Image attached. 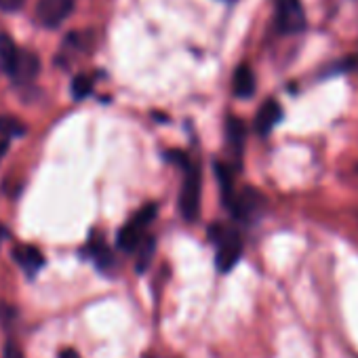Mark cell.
Instances as JSON below:
<instances>
[{"label": "cell", "mask_w": 358, "mask_h": 358, "mask_svg": "<svg viewBox=\"0 0 358 358\" xmlns=\"http://www.w3.org/2000/svg\"><path fill=\"white\" fill-rule=\"evenodd\" d=\"M276 28L282 34H299L306 30L301 0H276Z\"/></svg>", "instance_id": "277c9868"}, {"label": "cell", "mask_w": 358, "mask_h": 358, "mask_svg": "<svg viewBox=\"0 0 358 358\" xmlns=\"http://www.w3.org/2000/svg\"><path fill=\"white\" fill-rule=\"evenodd\" d=\"M22 51L15 47L13 38L9 34H0V68H3L7 74L15 72V66L20 62Z\"/></svg>", "instance_id": "ba28073f"}, {"label": "cell", "mask_w": 358, "mask_h": 358, "mask_svg": "<svg viewBox=\"0 0 358 358\" xmlns=\"http://www.w3.org/2000/svg\"><path fill=\"white\" fill-rule=\"evenodd\" d=\"M38 68H41V64H38V57L34 53H22L20 62L15 66V72L11 76L17 83H28V80H32L38 74Z\"/></svg>", "instance_id": "30bf717a"}, {"label": "cell", "mask_w": 358, "mask_h": 358, "mask_svg": "<svg viewBox=\"0 0 358 358\" xmlns=\"http://www.w3.org/2000/svg\"><path fill=\"white\" fill-rule=\"evenodd\" d=\"M156 213H158V207H156V205H145L143 209H139L137 215H133L131 222H129L127 226L120 228L118 238H116L118 247H120L122 251H127V253L137 251V247H139L141 241H143V230L150 226V222L156 217Z\"/></svg>", "instance_id": "7a4b0ae2"}, {"label": "cell", "mask_w": 358, "mask_h": 358, "mask_svg": "<svg viewBox=\"0 0 358 358\" xmlns=\"http://www.w3.org/2000/svg\"><path fill=\"white\" fill-rule=\"evenodd\" d=\"M91 89H93V80H91V76H87V74H78V76L74 78V83H72V95H74L76 99L87 97V95L91 93Z\"/></svg>", "instance_id": "9a60e30c"}, {"label": "cell", "mask_w": 358, "mask_h": 358, "mask_svg": "<svg viewBox=\"0 0 358 358\" xmlns=\"http://www.w3.org/2000/svg\"><path fill=\"white\" fill-rule=\"evenodd\" d=\"M24 7V0H0V9L3 11H20Z\"/></svg>", "instance_id": "e0dca14e"}, {"label": "cell", "mask_w": 358, "mask_h": 358, "mask_svg": "<svg viewBox=\"0 0 358 358\" xmlns=\"http://www.w3.org/2000/svg\"><path fill=\"white\" fill-rule=\"evenodd\" d=\"M74 11V0H38L36 20L45 28H57Z\"/></svg>", "instance_id": "5b68a950"}, {"label": "cell", "mask_w": 358, "mask_h": 358, "mask_svg": "<svg viewBox=\"0 0 358 358\" xmlns=\"http://www.w3.org/2000/svg\"><path fill=\"white\" fill-rule=\"evenodd\" d=\"M211 238L217 245V253H215V266L220 272H230L241 255H243V238L234 228L228 226H213L211 228Z\"/></svg>", "instance_id": "6da1fadb"}, {"label": "cell", "mask_w": 358, "mask_h": 358, "mask_svg": "<svg viewBox=\"0 0 358 358\" xmlns=\"http://www.w3.org/2000/svg\"><path fill=\"white\" fill-rule=\"evenodd\" d=\"M184 169H186V177L182 186V196H179V209H182L184 220L194 222L201 209V173L190 162Z\"/></svg>", "instance_id": "3957f363"}, {"label": "cell", "mask_w": 358, "mask_h": 358, "mask_svg": "<svg viewBox=\"0 0 358 358\" xmlns=\"http://www.w3.org/2000/svg\"><path fill=\"white\" fill-rule=\"evenodd\" d=\"M59 358H80V354L76 350H72V348H66V350L59 352Z\"/></svg>", "instance_id": "ac0fdd59"}, {"label": "cell", "mask_w": 358, "mask_h": 358, "mask_svg": "<svg viewBox=\"0 0 358 358\" xmlns=\"http://www.w3.org/2000/svg\"><path fill=\"white\" fill-rule=\"evenodd\" d=\"M0 133H3L5 137H22L26 133V127L17 118L0 116Z\"/></svg>", "instance_id": "5bb4252c"}, {"label": "cell", "mask_w": 358, "mask_h": 358, "mask_svg": "<svg viewBox=\"0 0 358 358\" xmlns=\"http://www.w3.org/2000/svg\"><path fill=\"white\" fill-rule=\"evenodd\" d=\"M13 259L26 270V274H30V276H34L43 266H45V255L36 249V247H32V245H20V247H15L13 249Z\"/></svg>", "instance_id": "52a82bcc"}, {"label": "cell", "mask_w": 358, "mask_h": 358, "mask_svg": "<svg viewBox=\"0 0 358 358\" xmlns=\"http://www.w3.org/2000/svg\"><path fill=\"white\" fill-rule=\"evenodd\" d=\"M234 95L241 99H249L255 93V76L249 66H238L234 72Z\"/></svg>", "instance_id": "9c48e42d"}, {"label": "cell", "mask_w": 358, "mask_h": 358, "mask_svg": "<svg viewBox=\"0 0 358 358\" xmlns=\"http://www.w3.org/2000/svg\"><path fill=\"white\" fill-rule=\"evenodd\" d=\"M224 3H236V0H224Z\"/></svg>", "instance_id": "ffe728a7"}, {"label": "cell", "mask_w": 358, "mask_h": 358, "mask_svg": "<svg viewBox=\"0 0 358 358\" xmlns=\"http://www.w3.org/2000/svg\"><path fill=\"white\" fill-rule=\"evenodd\" d=\"M3 358H24V354H22V350H20V345H17V343L9 341V343L5 345Z\"/></svg>", "instance_id": "2e32d148"}, {"label": "cell", "mask_w": 358, "mask_h": 358, "mask_svg": "<svg viewBox=\"0 0 358 358\" xmlns=\"http://www.w3.org/2000/svg\"><path fill=\"white\" fill-rule=\"evenodd\" d=\"M89 253H91V257L95 259V264L99 266V268H108L110 264H112V253H110V249L106 247V243L101 241V238H91V243H89Z\"/></svg>", "instance_id": "7c38bea8"}, {"label": "cell", "mask_w": 358, "mask_h": 358, "mask_svg": "<svg viewBox=\"0 0 358 358\" xmlns=\"http://www.w3.org/2000/svg\"><path fill=\"white\" fill-rule=\"evenodd\" d=\"M154 249H156V241L152 238V236H148V238H143L141 241V245L137 247V251H139V255H137V272L141 274V272H145V268L150 266V262H152V255H154Z\"/></svg>", "instance_id": "4fadbf2b"}, {"label": "cell", "mask_w": 358, "mask_h": 358, "mask_svg": "<svg viewBox=\"0 0 358 358\" xmlns=\"http://www.w3.org/2000/svg\"><path fill=\"white\" fill-rule=\"evenodd\" d=\"M280 120H282V108H280V103L274 101V99H268V101L262 103V108L255 114V131L262 137H266L268 133H272L280 124Z\"/></svg>", "instance_id": "8992f818"}, {"label": "cell", "mask_w": 358, "mask_h": 358, "mask_svg": "<svg viewBox=\"0 0 358 358\" xmlns=\"http://www.w3.org/2000/svg\"><path fill=\"white\" fill-rule=\"evenodd\" d=\"M5 152H7V141H0V158H3Z\"/></svg>", "instance_id": "d6986e66"}, {"label": "cell", "mask_w": 358, "mask_h": 358, "mask_svg": "<svg viewBox=\"0 0 358 358\" xmlns=\"http://www.w3.org/2000/svg\"><path fill=\"white\" fill-rule=\"evenodd\" d=\"M226 135H228V143L234 148V154L241 156L245 143V124L238 118H230L226 124Z\"/></svg>", "instance_id": "8fae6325"}]
</instances>
